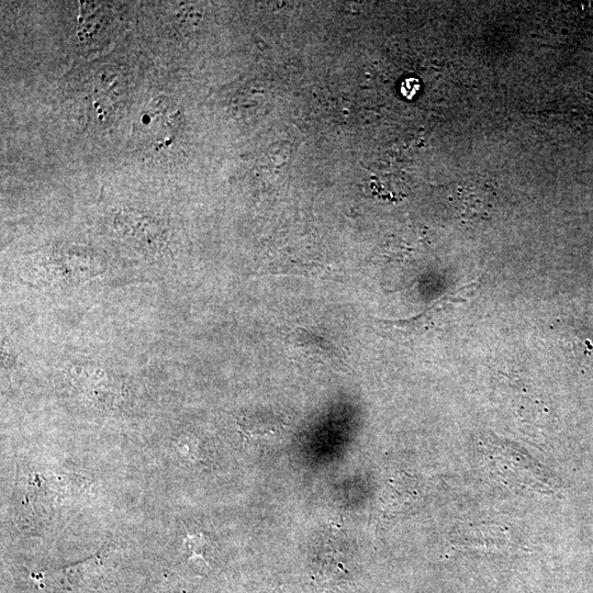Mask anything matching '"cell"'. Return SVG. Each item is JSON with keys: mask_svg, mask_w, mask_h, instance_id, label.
Listing matches in <instances>:
<instances>
[{"mask_svg": "<svg viewBox=\"0 0 593 593\" xmlns=\"http://www.w3.org/2000/svg\"><path fill=\"white\" fill-rule=\"evenodd\" d=\"M456 205L466 220H484L492 207L491 190L484 184L468 182L458 188Z\"/></svg>", "mask_w": 593, "mask_h": 593, "instance_id": "1", "label": "cell"}]
</instances>
